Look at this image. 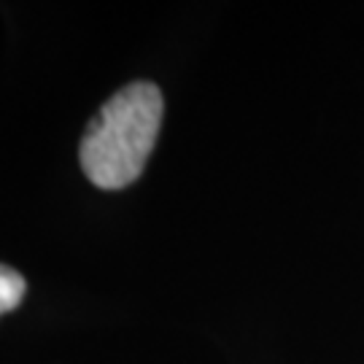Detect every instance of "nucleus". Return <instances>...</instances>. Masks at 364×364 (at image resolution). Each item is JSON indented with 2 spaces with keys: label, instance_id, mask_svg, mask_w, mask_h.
<instances>
[{
  "label": "nucleus",
  "instance_id": "nucleus-1",
  "mask_svg": "<svg viewBox=\"0 0 364 364\" xmlns=\"http://www.w3.org/2000/svg\"><path fill=\"white\" fill-rule=\"evenodd\" d=\"M165 100L156 84L135 81L97 111L78 149L81 170L100 189H124L141 178L162 124Z\"/></svg>",
  "mask_w": 364,
  "mask_h": 364
},
{
  "label": "nucleus",
  "instance_id": "nucleus-2",
  "mask_svg": "<svg viewBox=\"0 0 364 364\" xmlns=\"http://www.w3.org/2000/svg\"><path fill=\"white\" fill-rule=\"evenodd\" d=\"M22 297H25V278L11 267L0 264V316L14 311Z\"/></svg>",
  "mask_w": 364,
  "mask_h": 364
}]
</instances>
